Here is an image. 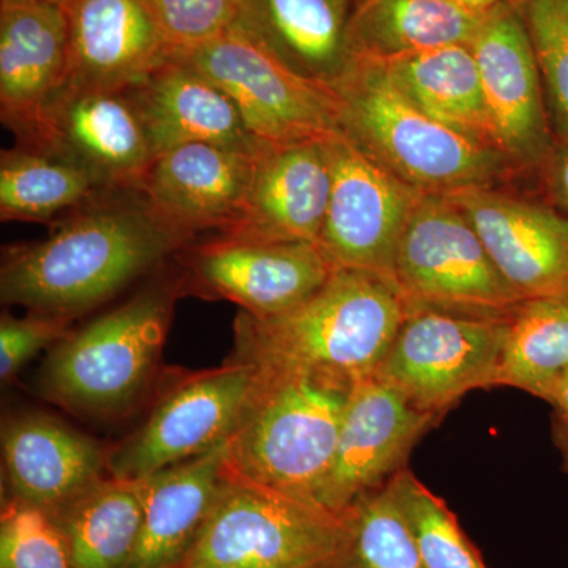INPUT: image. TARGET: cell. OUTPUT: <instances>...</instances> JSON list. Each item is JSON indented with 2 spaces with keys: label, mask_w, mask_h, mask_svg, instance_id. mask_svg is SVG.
Here are the masks:
<instances>
[{
  "label": "cell",
  "mask_w": 568,
  "mask_h": 568,
  "mask_svg": "<svg viewBox=\"0 0 568 568\" xmlns=\"http://www.w3.org/2000/svg\"><path fill=\"white\" fill-rule=\"evenodd\" d=\"M70 77V26L48 0H0V118L31 148Z\"/></svg>",
  "instance_id": "obj_18"
},
{
  "label": "cell",
  "mask_w": 568,
  "mask_h": 568,
  "mask_svg": "<svg viewBox=\"0 0 568 568\" xmlns=\"http://www.w3.org/2000/svg\"><path fill=\"white\" fill-rule=\"evenodd\" d=\"M540 170L549 204L568 216V141L556 140L555 148Z\"/></svg>",
  "instance_id": "obj_36"
},
{
  "label": "cell",
  "mask_w": 568,
  "mask_h": 568,
  "mask_svg": "<svg viewBox=\"0 0 568 568\" xmlns=\"http://www.w3.org/2000/svg\"><path fill=\"white\" fill-rule=\"evenodd\" d=\"M336 271L320 245L220 235L196 250L193 278L209 293L257 317L283 315L324 286Z\"/></svg>",
  "instance_id": "obj_17"
},
{
  "label": "cell",
  "mask_w": 568,
  "mask_h": 568,
  "mask_svg": "<svg viewBox=\"0 0 568 568\" xmlns=\"http://www.w3.org/2000/svg\"><path fill=\"white\" fill-rule=\"evenodd\" d=\"M568 375V297L528 298L508 323L497 387L545 399Z\"/></svg>",
  "instance_id": "obj_29"
},
{
  "label": "cell",
  "mask_w": 568,
  "mask_h": 568,
  "mask_svg": "<svg viewBox=\"0 0 568 568\" xmlns=\"http://www.w3.org/2000/svg\"><path fill=\"white\" fill-rule=\"evenodd\" d=\"M566 297H568V294L566 295Z\"/></svg>",
  "instance_id": "obj_40"
},
{
  "label": "cell",
  "mask_w": 568,
  "mask_h": 568,
  "mask_svg": "<svg viewBox=\"0 0 568 568\" xmlns=\"http://www.w3.org/2000/svg\"><path fill=\"white\" fill-rule=\"evenodd\" d=\"M31 148L78 164L106 192L138 190L155 159L132 92L74 84L44 111Z\"/></svg>",
  "instance_id": "obj_14"
},
{
  "label": "cell",
  "mask_w": 568,
  "mask_h": 568,
  "mask_svg": "<svg viewBox=\"0 0 568 568\" xmlns=\"http://www.w3.org/2000/svg\"><path fill=\"white\" fill-rule=\"evenodd\" d=\"M175 290L160 284L142 291L67 335L44 365V395L69 410L97 417L132 406L162 357Z\"/></svg>",
  "instance_id": "obj_5"
},
{
  "label": "cell",
  "mask_w": 568,
  "mask_h": 568,
  "mask_svg": "<svg viewBox=\"0 0 568 568\" xmlns=\"http://www.w3.org/2000/svg\"><path fill=\"white\" fill-rule=\"evenodd\" d=\"M477 231L499 274L523 298L568 294V216L489 185L446 193Z\"/></svg>",
  "instance_id": "obj_15"
},
{
  "label": "cell",
  "mask_w": 568,
  "mask_h": 568,
  "mask_svg": "<svg viewBox=\"0 0 568 568\" xmlns=\"http://www.w3.org/2000/svg\"><path fill=\"white\" fill-rule=\"evenodd\" d=\"M342 518L227 470L211 517L181 568H332Z\"/></svg>",
  "instance_id": "obj_6"
},
{
  "label": "cell",
  "mask_w": 568,
  "mask_h": 568,
  "mask_svg": "<svg viewBox=\"0 0 568 568\" xmlns=\"http://www.w3.org/2000/svg\"><path fill=\"white\" fill-rule=\"evenodd\" d=\"M0 568L74 567L54 518L10 500L0 518Z\"/></svg>",
  "instance_id": "obj_33"
},
{
  "label": "cell",
  "mask_w": 568,
  "mask_h": 568,
  "mask_svg": "<svg viewBox=\"0 0 568 568\" xmlns=\"http://www.w3.org/2000/svg\"><path fill=\"white\" fill-rule=\"evenodd\" d=\"M186 244L138 190H112L71 212L44 241L10 248L0 268V297L70 321Z\"/></svg>",
  "instance_id": "obj_1"
},
{
  "label": "cell",
  "mask_w": 568,
  "mask_h": 568,
  "mask_svg": "<svg viewBox=\"0 0 568 568\" xmlns=\"http://www.w3.org/2000/svg\"><path fill=\"white\" fill-rule=\"evenodd\" d=\"M227 443L142 478L140 540L126 568H181L227 477Z\"/></svg>",
  "instance_id": "obj_24"
},
{
  "label": "cell",
  "mask_w": 568,
  "mask_h": 568,
  "mask_svg": "<svg viewBox=\"0 0 568 568\" xmlns=\"http://www.w3.org/2000/svg\"><path fill=\"white\" fill-rule=\"evenodd\" d=\"M260 153L178 145L153 159L138 192L186 242L209 231L224 235L244 215Z\"/></svg>",
  "instance_id": "obj_16"
},
{
  "label": "cell",
  "mask_w": 568,
  "mask_h": 568,
  "mask_svg": "<svg viewBox=\"0 0 568 568\" xmlns=\"http://www.w3.org/2000/svg\"><path fill=\"white\" fill-rule=\"evenodd\" d=\"M485 13L447 0H355L349 41L355 61L388 62L470 44Z\"/></svg>",
  "instance_id": "obj_25"
},
{
  "label": "cell",
  "mask_w": 568,
  "mask_h": 568,
  "mask_svg": "<svg viewBox=\"0 0 568 568\" xmlns=\"http://www.w3.org/2000/svg\"><path fill=\"white\" fill-rule=\"evenodd\" d=\"M381 63L399 91L426 114L499 151L469 44H452Z\"/></svg>",
  "instance_id": "obj_26"
},
{
  "label": "cell",
  "mask_w": 568,
  "mask_h": 568,
  "mask_svg": "<svg viewBox=\"0 0 568 568\" xmlns=\"http://www.w3.org/2000/svg\"><path fill=\"white\" fill-rule=\"evenodd\" d=\"M552 409V440L562 458V469L568 474V375L559 379L545 396Z\"/></svg>",
  "instance_id": "obj_37"
},
{
  "label": "cell",
  "mask_w": 568,
  "mask_h": 568,
  "mask_svg": "<svg viewBox=\"0 0 568 568\" xmlns=\"http://www.w3.org/2000/svg\"><path fill=\"white\" fill-rule=\"evenodd\" d=\"M69 323L61 317L31 312L20 320L3 315L0 321V377L3 383L17 375L43 347L62 342L69 335Z\"/></svg>",
  "instance_id": "obj_35"
},
{
  "label": "cell",
  "mask_w": 568,
  "mask_h": 568,
  "mask_svg": "<svg viewBox=\"0 0 568 568\" xmlns=\"http://www.w3.org/2000/svg\"><path fill=\"white\" fill-rule=\"evenodd\" d=\"M508 323L510 316L409 305L375 376L440 418L469 392L497 387Z\"/></svg>",
  "instance_id": "obj_7"
},
{
  "label": "cell",
  "mask_w": 568,
  "mask_h": 568,
  "mask_svg": "<svg viewBox=\"0 0 568 568\" xmlns=\"http://www.w3.org/2000/svg\"><path fill=\"white\" fill-rule=\"evenodd\" d=\"M469 47L497 148L511 163L544 166L556 138L536 54L517 2L487 11Z\"/></svg>",
  "instance_id": "obj_13"
},
{
  "label": "cell",
  "mask_w": 568,
  "mask_h": 568,
  "mask_svg": "<svg viewBox=\"0 0 568 568\" xmlns=\"http://www.w3.org/2000/svg\"><path fill=\"white\" fill-rule=\"evenodd\" d=\"M392 278L409 305L510 316L523 302L446 194L418 197L399 237Z\"/></svg>",
  "instance_id": "obj_8"
},
{
  "label": "cell",
  "mask_w": 568,
  "mask_h": 568,
  "mask_svg": "<svg viewBox=\"0 0 568 568\" xmlns=\"http://www.w3.org/2000/svg\"><path fill=\"white\" fill-rule=\"evenodd\" d=\"M52 518L74 568H126L141 534L140 480L108 476Z\"/></svg>",
  "instance_id": "obj_27"
},
{
  "label": "cell",
  "mask_w": 568,
  "mask_h": 568,
  "mask_svg": "<svg viewBox=\"0 0 568 568\" xmlns=\"http://www.w3.org/2000/svg\"><path fill=\"white\" fill-rule=\"evenodd\" d=\"M67 84L133 91L171 61L173 51L144 0H71Z\"/></svg>",
  "instance_id": "obj_20"
},
{
  "label": "cell",
  "mask_w": 568,
  "mask_h": 568,
  "mask_svg": "<svg viewBox=\"0 0 568 568\" xmlns=\"http://www.w3.org/2000/svg\"><path fill=\"white\" fill-rule=\"evenodd\" d=\"M327 140L267 142L257 155L244 215L224 235L320 245L332 189Z\"/></svg>",
  "instance_id": "obj_19"
},
{
  "label": "cell",
  "mask_w": 568,
  "mask_h": 568,
  "mask_svg": "<svg viewBox=\"0 0 568 568\" xmlns=\"http://www.w3.org/2000/svg\"><path fill=\"white\" fill-rule=\"evenodd\" d=\"M173 55L222 36L233 26L239 0H144Z\"/></svg>",
  "instance_id": "obj_34"
},
{
  "label": "cell",
  "mask_w": 568,
  "mask_h": 568,
  "mask_svg": "<svg viewBox=\"0 0 568 568\" xmlns=\"http://www.w3.org/2000/svg\"><path fill=\"white\" fill-rule=\"evenodd\" d=\"M437 420L381 377L355 383L317 506L342 517L355 503L386 487Z\"/></svg>",
  "instance_id": "obj_12"
},
{
  "label": "cell",
  "mask_w": 568,
  "mask_h": 568,
  "mask_svg": "<svg viewBox=\"0 0 568 568\" xmlns=\"http://www.w3.org/2000/svg\"><path fill=\"white\" fill-rule=\"evenodd\" d=\"M355 0H239L231 28L302 80L331 89L353 69Z\"/></svg>",
  "instance_id": "obj_22"
},
{
  "label": "cell",
  "mask_w": 568,
  "mask_h": 568,
  "mask_svg": "<svg viewBox=\"0 0 568 568\" xmlns=\"http://www.w3.org/2000/svg\"><path fill=\"white\" fill-rule=\"evenodd\" d=\"M407 308L388 276L336 268L312 297L283 315L241 312L231 361L355 384L376 375Z\"/></svg>",
  "instance_id": "obj_2"
},
{
  "label": "cell",
  "mask_w": 568,
  "mask_h": 568,
  "mask_svg": "<svg viewBox=\"0 0 568 568\" xmlns=\"http://www.w3.org/2000/svg\"><path fill=\"white\" fill-rule=\"evenodd\" d=\"M390 485L426 568H489L454 511L413 470H399Z\"/></svg>",
  "instance_id": "obj_31"
},
{
  "label": "cell",
  "mask_w": 568,
  "mask_h": 568,
  "mask_svg": "<svg viewBox=\"0 0 568 568\" xmlns=\"http://www.w3.org/2000/svg\"><path fill=\"white\" fill-rule=\"evenodd\" d=\"M171 59L226 93L257 140L283 144L339 134L331 91L302 80L233 28Z\"/></svg>",
  "instance_id": "obj_9"
},
{
  "label": "cell",
  "mask_w": 568,
  "mask_h": 568,
  "mask_svg": "<svg viewBox=\"0 0 568 568\" xmlns=\"http://www.w3.org/2000/svg\"><path fill=\"white\" fill-rule=\"evenodd\" d=\"M327 152L332 189L321 250L336 268L392 278L399 237L424 193L369 159L342 134L328 138Z\"/></svg>",
  "instance_id": "obj_11"
},
{
  "label": "cell",
  "mask_w": 568,
  "mask_h": 568,
  "mask_svg": "<svg viewBox=\"0 0 568 568\" xmlns=\"http://www.w3.org/2000/svg\"><path fill=\"white\" fill-rule=\"evenodd\" d=\"M558 141H568V0H517Z\"/></svg>",
  "instance_id": "obj_32"
},
{
  "label": "cell",
  "mask_w": 568,
  "mask_h": 568,
  "mask_svg": "<svg viewBox=\"0 0 568 568\" xmlns=\"http://www.w3.org/2000/svg\"><path fill=\"white\" fill-rule=\"evenodd\" d=\"M106 192L88 171L61 156L20 148L0 155V216L3 222H48Z\"/></svg>",
  "instance_id": "obj_28"
},
{
  "label": "cell",
  "mask_w": 568,
  "mask_h": 568,
  "mask_svg": "<svg viewBox=\"0 0 568 568\" xmlns=\"http://www.w3.org/2000/svg\"><path fill=\"white\" fill-rule=\"evenodd\" d=\"M328 91L339 134L418 192L446 194L489 185L511 163L493 145L422 111L381 62L355 61Z\"/></svg>",
  "instance_id": "obj_3"
},
{
  "label": "cell",
  "mask_w": 568,
  "mask_h": 568,
  "mask_svg": "<svg viewBox=\"0 0 568 568\" xmlns=\"http://www.w3.org/2000/svg\"><path fill=\"white\" fill-rule=\"evenodd\" d=\"M48 2L58 3V6L67 7L71 0H48Z\"/></svg>",
  "instance_id": "obj_39"
},
{
  "label": "cell",
  "mask_w": 568,
  "mask_h": 568,
  "mask_svg": "<svg viewBox=\"0 0 568 568\" xmlns=\"http://www.w3.org/2000/svg\"><path fill=\"white\" fill-rule=\"evenodd\" d=\"M11 503L61 514L104 480L108 455L92 437L44 414L14 417L2 429Z\"/></svg>",
  "instance_id": "obj_21"
},
{
  "label": "cell",
  "mask_w": 568,
  "mask_h": 568,
  "mask_svg": "<svg viewBox=\"0 0 568 568\" xmlns=\"http://www.w3.org/2000/svg\"><path fill=\"white\" fill-rule=\"evenodd\" d=\"M256 372L244 417L227 440V470L316 504L354 384L291 369Z\"/></svg>",
  "instance_id": "obj_4"
},
{
  "label": "cell",
  "mask_w": 568,
  "mask_h": 568,
  "mask_svg": "<svg viewBox=\"0 0 568 568\" xmlns=\"http://www.w3.org/2000/svg\"><path fill=\"white\" fill-rule=\"evenodd\" d=\"M339 518L342 541L332 568H426L390 481Z\"/></svg>",
  "instance_id": "obj_30"
},
{
  "label": "cell",
  "mask_w": 568,
  "mask_h": 568,
  "mask_svg": "<svg viewBox=\"0 0 568 568\" xmlns=\"http://www.w3.org/2000/svg\"><path fill=\"white\" fill-rule=\"evenodd\" d=\"M463 9L477 11V13H487V11L496 9L507 2H517V0H447Z\"/></svg>",
  "instance_id": "obj_38"
},
{
  "label": "cell",
  "mask_w": 568,
  "mask_h": 568,
  "mask_svg": "<svg viewBox=\"0 0 568 568\" xmlns=\"http://www.w3.org/2000/svg\"><path fill=\"white\" fill-rule=\"evenodd\" d=\"M256 376L253 365L230 361L175 384L108 455V476L142 480L226 444L244 417Z\"/></svg>",
  "instance_id": "obj_10"
},
{
  "label": "cell",
  "mask_w": 568,
  "mask_h": 568,
  "mask_svg": "<svg viewBox=\"0 0 568 568\" xmlns=\"http://www.w3.org/2000/svg\"><path fill=\"white\" fill-rule=\"evenodd\" d=\"M130 92L155 156L196 142L248 153L267 144L250 133L226 93L185 63L171 59Z\"/></svg>",
  "instance_id": "obj_23"
}]
</instances>
